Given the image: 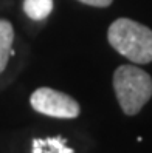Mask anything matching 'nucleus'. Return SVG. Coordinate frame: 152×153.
<instances>
[{"label":"nucleus","instance_id":"obj_5","mask_svg":"<svg viewBox=\"0 0 152 153\" xmlns=\"http://www.w3.org/2000/svg\"><path fill=\"white\" fill-rule=\"evenodd\" d=\"M23 11L33 20H43L53 11V0H25Z\"/></svg>","mask_w":152,"mask_h":153},{"label":"nucleus","instance_id":"obj_4","mask_svg":"<svg viewBox=\"0 0 152 153\" xmlns=\"http://www.w3.org/2000/svg\"><path fill=\"white\" fill-rule=\"evenodd\" d=\"M13 40H14L13 25L8 20H0V73L6 68L10 56L14 54Z\"/></svg>","mask_w":152,"mask_h":153},{"label":"nucleus","instance_id":"obj_3","mask_svg":"<svg viewBox=\"0 0 152 153\" xmlns=\"http://www.w3.org/2000/svg\"><path fill=\"white\" fill-rule=\"evenodd\" d=\"M30 104L37 113L61 119H73L81 111L79 104L71 96L48 87L36 90L30 97Z\"/></svg>","mask_w":152,"mask_h":153},{"label":"nucleus","instance_id":"obj_6","mask_svg":"<svg viewBox=\"0 0 152 153\" xmlns=\"http://www.w3.org/2000/svg\"><path fill=\"white\" fill-rule=\"evenodd\" d=\"M33 153H73V150L62 138H47L33 141Z\"/></svg>","mask_w":152,"mask_h":153},{"label":"nucleus","instance_id":"obj_7","mask_svg":"<svg viewBox=\"0 0 152 153\" xmlns=\"http://www.w3.org/2000/svg\"><path fill=\"white\" fill-rule=\"evenodd\" d=\"M85 5H92V6H98V8H104V6H109L112 3V0H79Z\"/></svg>","mask_w":152,"mask_h":153},{"label":"nucleus","instance_id":"obj_1","mask_svg":"<svg viewBox=\"0 0 152 153\" xmlns=\"http://www.w3.org/2000/svg\"><path fill=\"white\" fill-rule=\"evenodd\" d=\"M110 45L135 64L152 62V31L130 19L115 20L107 33Z\"/></svg>","mask_w":152,"mask_h":153},{"label":"nucleus","instance_id":"obj_2","mask_svg":"<svg viewBox=\"0 0 152 153\" xmlns=\"http://www.w3.org/2000/svg\"><path fill=\"white\" fill-rule=\"evenodd\" d=\"M113 90L123 111L137 114L152 96V79L138 67L121 65L113 73Z\"/></svg>","mask_w":152,"mask_h":153}]
</instances>
